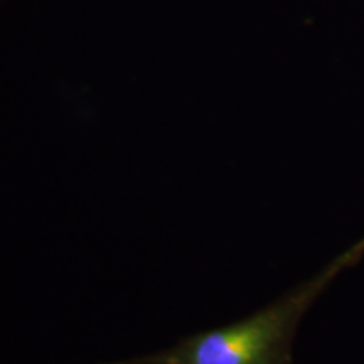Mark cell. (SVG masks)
I'll use <instances>...</instances> for the list:
<instances>
[{"mask_svg": "<svg viewBox=\"0 0 364 364\" xmlns=\"http://www.w3.org/2000/svg\"><path fill=\"white\" fill-rule=\"evenodd\" d=\"M364 257V238L324 270L235 324L196 332L162 351L100 364H294V341L314 302Z\"/></svg>", "mask_w": 364, "mask_h": 364, "instance_id": "1", "label": "cell"}]
</instances>
